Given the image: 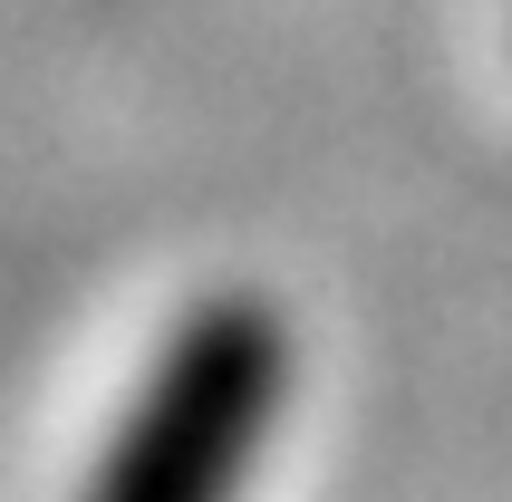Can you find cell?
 <instances>
[{
	"label": "cell",
	"mask_w": 512,
	"mask_h": 502,
	"mask_svg": "<svg viewBox=\"0 0 512 502\" xmlns=\"http://www.w3.org/2000/svg\"><path fill=\"white\" fill-rule=\"evenodd\" d=\"M300 348L261 290H203L126 387L78 502H242L281 445Z\"/></svg>",
	"instance_id": "6da1fadb"
}]
</instances>
